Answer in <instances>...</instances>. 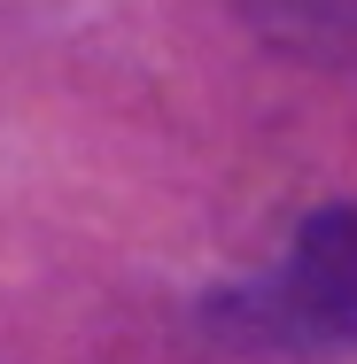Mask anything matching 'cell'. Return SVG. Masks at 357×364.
<instances>
[{
	"instance_id": "obj_1",
	"label": "cell",
	"mask_w": 357,
	"mask_h": 364,
	"mask_svg": "<svg viewBox=\"0 0 357 364\" xmlns=\"http://www.w3.org/2000/svg\"><path fill=\"white\" fill-rule=\"evenodd\" d=\"M195 326L249 357H350L357 349V202H326L280 256L195 302Z\"/></svg>"
},
{
	"instance_id": "obj_2",
	"label": "cell",
	"mask_w": 357,
	"mask_h": 364,
	"mask_svg": "<svg viewBox=\"0 0 357 364\" xmlns=\"http://www.w3.org/2000/svg\"><path fill=\"white\" fill-rule=\"evenodd\" d=\"M249 31H264L287 55L311 63H357V0H233Z\"/></svg>"
}]
</instances>
